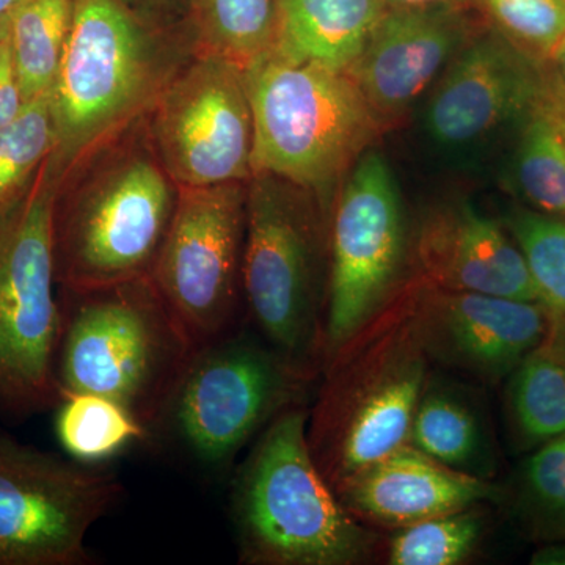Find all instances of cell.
<instances>
[{"label":"cell","instance_id":"obj_1","mask_svg":"<svg viewBox=\"0 0 565 565\" xmlns=\"http://www.w3.org/2000/svg\"><path fill=\"white\" fill-rule=\"evenodd\" d=\"M178 195L145 117L90 152L63 180L55 202L57 285L90 291L150 277Z\"/></svg>","mask_w":565,"mask_h":565},{"label":"cell","instance_id":"obj_2","mask_svg":"<svg viewBox=\"0 0 565 565\" xmlns=\"http://www.w3.org/2000/svg\"><path fill=\"white\" fill-rule=\"evenodd\" d=\"M182 63L126 0H74L73 28L51 88V161L63 180L141 120Z\"/></svg>","mask_w":565,"mask_h":565},{"label":"cell","instance_id":"obj_3","mask_svg":"<svg viewBox=\"0 0 565 565\" xmlns=\"http://www.w3.org/2000/svg\"><path fill=\"white\" fill-rule=\"evenodd\" d=\"M241 563L352 565L375 537L338 500L308 444V416L291 405L267 424L232 493Z\"/></svg>","mask_w":565,"mask_h":565},{"label":"cell","instance_id":"obj_4","mask_svg":"<svg viewBox=\"0 0 565 565\" xmlns=\"http://www.w3.org/2000/svg\"><path fill=\"white\" fill-rule=\"evenodd\" d=\"M55 377L63 397L98 394L150 433L193 348L151 278L90 291H63Z\"/></svg>","mask_w":565,"mask_h":565},{"label":"cell","instance_id":"obj_5","mask_svg":"<svg viewBox=\"0 0 565 565\" xmlns=\"http://www.w3.org/2000/svg\"><path fill=\"white\" fill-rule=\"evenodd\" d=\"M255 126L253 174L315 196L322 212L382 122L345 73L267 51L245 70Z\"/></svg>","mask_w":565,"mask_h":565},{"label":"cell","instance_id":"obj_6","mask_svg":"<svg viewBox=\"0 0 565 565\" xmlns=\"http://www.w3.org/2000/svg\"><path fill=\"white\" fill-rule=\"evenodd\" d=\"M63 178L50 159L0 210V416L58 407L62 305L55 285L54 212Z\"/></svg>","mask_w":565,"mask_h":565},{"label":"cell","instance_id":"obj_7","mask_svg":"<svg viewBox=\"0 0 565 565\" xmlns=\"http://www.w3.org/2000/svg\"><path fill=\"white\" fill-rule=\"evenodd\" d=\"M323 212L315 196L274 174L247 181L243 292L266 343L310 375L322 359Z\"/></svg>","mask_w":565,"mask_h":565},{"label":"cell","instance_id":"obj_8","mask_svg":"<svg viewBox=\"0 0 565 565\" xmlns=\"http://www.w3.org/2000/svg\"><path fill=\"white\" fill-rule=\"evenodd\" d=\"M379 326L359 355H341L316 405L308 444L330 487L408 444L427 384V356L404 316Z\"/></svg>","mask_w":565,"mask_h":565},{"label":"cell","instance_id":"obj_9","mask_svg":"<svg viewBox=\"0 0 565 565\" xmlns=\"http://www.w3.org/2000/svg\"><path fill=\"white\" fill-rule=\"evenodd\" d=\"M307 377L269 343L233 330L192 353L150 434L200 467L223 470L294 405Z\"/></svg>","mask_w":565,"mask_h":565},{"label":"cell","instance_id":"obj_10","mask_svg":"<svg viewBox=\"0 0 565 565\" xmlns=\"http://www.w3.org/2000/svg\"><path fill=\"white\" fill-rule=\"evenodd\" d=\"M399 189L381 152L353 166L330 228V273L322 318V359L332 363L382 315L407 258Z\"/></svg>","mask_w":565,"mask_h":565},{"label":"cell","instance_id":"obj_11","mask_svg":"<svg viewBox=\"0 0 565 565\" xmlns=\"http://www.w3.org/2000/svg\"><path fill=\"white\" fill-rule=\"evenodd\" d=\"M247 182L180 188L151 281L193 351L232 333L243 292Z\"/></svg>","mask_w":565,"mask_h":565},{"label":"cell","instance_id":"obj_12","mask_svg":"<svg viewBox=\"0 0 565 565\" xmlns=\"http://www.w3.org/2000/svg\"><path fill=\"white\" fill-rule=\"evenodd\" d=\"M125 493L114 475L0 435V565H90L87 535Z\"/></svg>","mask_w":565,"mask_h":565},{"label":"cell","instance_id":"obj_13","mask_svg":"<svg viewBox=\"0 0 565 565\" xmlns=\"http://www.w3.org/2000/svg\"><path fill=\"white\" fill-rule=\"evenodd\" d=\"M148 136L178 188L247 182L255 126L245 70L193 52L145 115Z\"/></svg>","mask_w":565,"mask_h":565},{"label":"cell","instance_id":"obj_14","mask_svg":"<svg viewBox=\"0 0 565 565\" xmlns=\"http://www.w3.org/2000/svg\"><path fill=\"white\" fill-rule=\"evenodd\" d=\"M548 63L531 57L500 32L471 36L446 66L424 110L437 147L467 150L509 125H520L544 93Z\"/></svg>","mask_w":565,"mask_h":565},{"label":"cell","instance_id":"obj_15","mask_svg":"<svg viewBox=\"0 0 565 565\" xmlns=\"http://www.w3.org/2000/svg\"><path fill=\"white\" fill-rule=\"evenodd\" d=\"M405 305L427 356L487 382L514 373L552 333L544 308L527 300L423 282Z\"/></svg>","mask_w":565,"mask_h":565},{"label":"cell","instance_id":"obj_16","mask_svg":"<svg viewBox=\"0 0 565 565\" xmlns=\"http://www.w3.org/2000/svg\"><path fill=\"white\" fill-rule=\"evenodd\" d=\"M465 6L386 10L348 76L382 125L405 111L473 36Z\"/></svg>","mask_w":565,"mask_h":565},{"label":"cell","instance_id":"obj_17","mask_svg":"<svg viewBox=\"0 0 565 565\" xmlns=\"http://www.w3.org/2000/svg\"><path fill=\"white\" fill-rule=\"evenodd\" d=\"M333 490L356 520L397 530L471 505L500 503L505 494L487 479L455 470L408 444Z\"/></svg>","mask_w":565,"mask_h":565},{"label":"cell","instance_id":"obj_18","mask_svg":"<svg viewBox=\"0 0 565 565\" xmlns=\"http://www.w3.org/2000/svg\"><path fill=\"white\" fill-rule=\"evenodd\" d=\"M415 256L426 285L535 302L525 258L504 223L470 203L429 212L416 233Z\"/></svg>","mask_w":565,"mask_h":565},{"label":"cell","instance_id":"obj_19","mask_svg":"<svg viewBox=\"0 0 565 565\" xmlns=\"http://www.w3.org/2000/svg\"><path fill=\"white\" fill-rule=\"evenodd\" d=\"M385 11L384 0H277L269 51L288 61L348 73Z\"/></svg>","mask_w":565,"mask_h":565},{"label":"cell","instance_id":"obj_20","mask_svg":"<svg viewBox=\"0 0 565 565\" xmlns=\"http://www.w3.org/2000/svg\"><path fill=\"white\" fill-rule=\"evenodd\" d=\"M74 20V0H22L10 11L9 41L25 103L51 92Z\"/></svg>","mask_w":565,"mask_h":565},{"label":"cell","instance_id":"obj_21","mask_svg":"<svg viewBox=\"0 0 565 565\" xmlns=\"http://www.w3.org/2000/svg\"><path fill=\"white\" fill-rule=\"evenodd\" d=\"M195 51L247 70L273 47L277 0H188Z\"/></svg>","mask_w":565,"mask_h":565},{"label":"cell","instance_id":"obj_22","mask_svg":"<svg viewBox=\"0 0 565 565\" xmlns=\"http://www.w3.org/2000/svg\"><path fill=\"white\" fill-rule=\"evenodd\" d=\"M511 180L526 207L565 218V147L542 98L520 122Z\"/></svg>","mask_w":565,"mask_h":565},{"label":"cell","instance_id":"obj_23","mask_svg":"<svg viewBox=\"0 0 565 565\" xmlns=\"http://www.w3.org/2000/svg\"><path fill=\"white\" fill-rule=\"evenodd\" d=\"M509 412L525 445H542L565 434V359L545 341L515 367Z\"/></svg>","mask_w":565,"mask_h":565},{"label":"cell","instance_id":"obj_24","mask_svg":"<svg viewBox=\"0 0 565 565\" xmlns=\"http://www.w3.org/2000/svg\"><path fill=\"white\" fill-rule=\"evenodd\" d=\"M58 441L77 462L111 459L136 441L150 437L147 427L125 407L98 394H71L58 404Z\"/></svg>","mask_w":565,"mask_h":565},{"label":"cell","instance_id":"obj_25","mask_svg":"<svg viewBox=\"0 0 565 565\" xmlns=\"http://www.w3.org/2000/svg\"><path fill=\"white\" fill-rule=\"evenodd\" d=\"M505 498L531 539L545 545L565 542V434L527 457Z\"/></svg>","mask_w":565,"mask_h":565},{"label":"cell","instance_id":"obj_26","mask_svg":"<svg viewBox=\"0 0 565 565\" xmlns=\"http://www.w3.org/2000/svg\"><path fill=\"white\" fill-rule=\"evenodd\" d=\"M503 223L525 258L535 302L548 316L552 333L565 332V218L515 206Z\"/></svg>","mask_w":565,"mask_h":565},{"label":"cell","instance_id":"obj_27","mask_svg":"<svg viewBox=\"0 0 565 565\" xmlns=\"http://www.w3.org/2000/svg\"><path fill=\"white\" fill-rule=\"evenodd\" d=\"M408 445L438 462L470 475L487 449L486 434L475 412L460 397L440 390L424 392L412 423Z\"/></svg>","mask_w":565,"mask_h":565},{"label":"cell","instance_id":"obj_28","mask_svg":"<svg viewBox=\"0 0 565 565\" xmlns=\"http://www.w3.org/2000/svg\"><path fill=\"white\" fill-rule=\"evenodd\" d=\"M481 505H471L462 511L399 527V533L390 542L388 563L392 565L465 563L473 555L486 533V514L478 511Z\"/></svg>","mask_w":565,"mask_h":565},{"label":"cell","instance_id":"obj_29","mask_svg":"<svg viewBox=\"0 0 565 565\" xmlns=\"http://www.w3.org/2000/svg\"><path fill=\"white\" fill-rule=\"evenodd\" d=\"M55 148L51 92L25 104L20 117L0 129V210L40 172Z\"/></svg>","mask_w":565,"mask_h":565},{"label":"cell","instance_id":"obj_30","mask_svg":"<svg viewBox=\"0 0 565 565\" xmlns=\"http://www.w3.org/2000/svg\"><path fill=\"white\" fill-rule=\"evenodd\" d=\"M494 31L548 63L565 36V0H473Z\"/></svg>","mask_w":565,"mask_h":565},{"label":"cell","instance_id":"obj_31","mask_svg":"<svg viewBox=\"0 0 565 565\" xmlns=\"http://www.w3.org/2000/svg\"><path fill=\"white\" fill-rule=\"evenodd\" d=\"M25 104L7 31L0 39V129L17 120Z\"/></svg>","mask_w":565,"mask_h":565},{"label":"cell","instance_id":"obj_32","mask_svg":"<svg viewBox=\"0 0 565 565\" xmlns=\"http://www.w3.org/2000/svg\"><path fill=\"white\" fill-rule=\"evenodd\" d=\"M542 102H544L546 109L552 114L553 120H555L557 129H559L561 137H563L565 147V90L550 65Z\"/></svg>","mask_w":565,"mask_h":565},{"label":"cell","instance_id":"obj_33","mask_svg":"<svg viewBox=\"0 0 565 565\" xmlns=\"http://www.w3.org/2000/svg\"><path fill=\"white\" fill-rule=\"evenodd\" d=\"M533 565H565V542L546 544L531 556Z\"/></svg>","mask_w":565,"mask_h":565},{"label":"cell","instance_id":"obj_34","mask_svg":"<svg viewBox=\"0 0 565 565\" xmlns=\"http://www.w3.org/2000/svg\"><path fill=\"white\" fill-rule=\"evenodd\" d=\"M386 10L424 9V7L465 6L470 0H384Z\"/></svg>","mask_w":565,"mask_h":565},{"label":"cell","instance_id":"obj_35","mask_svg":"<svg viewBox=\"0 0 565 565\" xmlns=\"http://www.w3.org/2000/svg\"><path fill=\"white\" fill-rule=\"evenodd\" d=\"M548 65L552 66L553 73H555L557 81L561 82L565 90V36L563 41H561L559 46H557Z\"/></svg>","mask_w":565,"mask_h":565},{"label":"cell","instance_id":"obj_36","mask_svg":"<svg viewBox=\"0 0 565 565\" xmlns=\"http://www.w3.org/2000/svg\"><path fill=\"white\" fill-rule=\"evenodd\" d=\"M126 2L131 7L132 3H139L141 7H150V9H163V7L172 6L174 0H126Z\"/></svg>","mask_w":565,"mask_h":565},{"label":"cell","instance_id":"obj_37","mask_svg":"<svg viewBox=\"0 0 565 565\" xmlns=\"http://www.w3.org/2000/svg\"><path fill=\"white\" fill-rule=\"evenodd\" d=\"M546 341H548V343L552 344L553 348H555L556 351L565 359V332L550 333L548 340Z\"/></svg>","mask_w":565,"mask_h":565},{"label":"cell","instance_id":"obj_38","mask_svg":"<svg viewBox=\"0 0 565 565\" xmlns=\"http://www.w3.org/2000/svg\"><path fill=\"white\" fill-rule=\"evenodd\" d=\"M22 0H0V18L9 14L14 7L20 6Z\"/></svg>","mask_w":565,"mask_h":565},{"label":"cell","instance_id":"obj_39","mask_svg":"<svg viewBox=\"0 0 565 565\" xmlns=\"http://www.w3.org/2000/svg\"><path fill=\"white\" fill-rule=\"evenodd\" d=\"M9 20L10 13L6 14V17L0 18V39L6 35L7 31H9Z\"/></svg>","mask_w":565,"mask_h":565}]
</instances>
